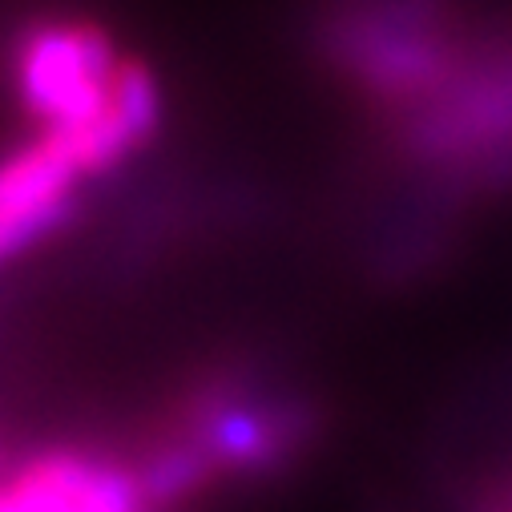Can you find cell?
<instances>
[{"mask_svg":"<svg viewBox=\"0 0 512 512\" xmlns=\"http://www.w3.org/2000/svg\"><path fill=\"white\" fill-rule=\"evenodd\" d=\"M113 45L93 25H41L21 49V93L49 134L85 130L109 109L117 77Z\"/></svg>","mask_w":512,"mask_h":512,"instance_id":"obj_1","label":"cell"},{"mask_svg":"<svg viewBox=\"0 0 512 512\" xmlns=\"http://www.w3.org/2000/svg\"><path fill=\"white\" fill-rule=\"evenodd\" d=\"M77 178L81 174L69 150L53 134L0 162V250L17 254L65 226L73 214Z\"/></svg>","mask_w":512,"mask_h":512,"instance_id":"obj_2","label":"cell"},{"mask_svg":"<svg viewBox=\"0 0 512 512\" xmlns=\"http://www.w3.org/2000/svg\"><path fill=\"white\" fill-rule=\"evenodd\" d=\"M142 504L138 476L69 452L33 460L5 488V512H142Z\"/></svg>","mask_w":512,"mask_h":512,"instance_id":"obj_3","label":"cell"},{"mask_svg":"<svg viewBox=\"0 0 512 512\" xmlns=\"http://www.w3.org/2000/svg\"><path fill=\"white\" fill-rule=\"evenodd\" d=\"M198 448L210 456V464H238V468H263L283 452V424L271 412L259 408H218L198 436Z\"/></svg>","mask_w":512,"mask_h":512,"instance_id":"obj_4","label":"cell"},{"mask_svg":"<svg viewBox=\"0 0 512 512\" xmlns=\"http://www.w3.org/2000/svg\"><path fill=\"white\" fill-rule=\"evenodd\" d=\"M109 113L125 125L138 146L158 130L162 121V97H158V81L150 77V69L142 61H121L117 77H113V93H109Z\"/></svg>","mask_w":512,"mask_h":512,"instance_id":"obj_5","label":"cell"},{"mask_svg":"<svg viewBox=\"0 0 512 512\" xmlns=\"http://www.w3.org/2000/svg\"><path fill=\"white\" fill-rule=\"evenodd\" d=\"M206 472H210V456H206L198 444H182V448L158 452V456L142 468L138 484H142L146 500H178V496H186L190 488H198V484L206 480Z\"/></svg>","mask_w":512,"mask_h":512,"instance_id":"obj_6","label":"cell"},{"mask_svg":"<svg viewBox=\"0 0 512 512\" xmlns=\"http://www.w3.org/2000/svg\"><path fill=\"white\" fill-rule=\"evenodd\" d=\"M0 254H5V250H0Z\"/></svg>","mask_w":512,"mask_h":512,"instance_id":"obj_7","label":"cell"}]
</instances>
